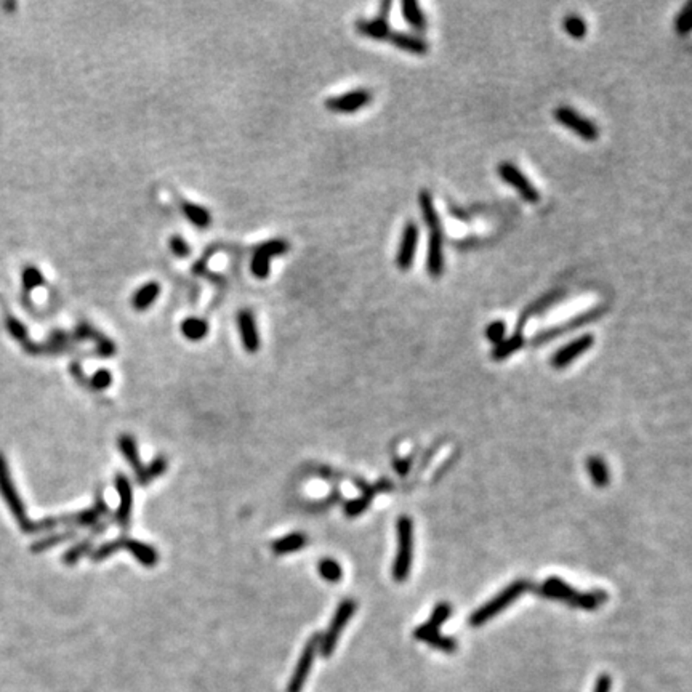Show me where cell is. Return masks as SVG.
I'll use <instances>...</instances> for the list:
<instances>
[{"label": "cell", "mask_w": 692, "mask_h": 692, "mask_svg": "<svg viewBox=\"0 0 692 692\" xmlns=\"http://www.w3.org/2000/svg\"><path fill=\"white\" fill-rule=\"evenodd\" d=\"M237 327H239L241 342L247 353H256L260 350V333L256 327L255 316L249 309H242L237 314Z\"/></svg>", "instance_id": "cell-14"}, {"label": "cell", "mask_w": 692, "mask_h": 692, "mask_svg": "<svg viewBox=\"0 0 692 692\" xmlns=\"http://www.w3.org/2000/svg\"><path fill=\"white\" fill-rule=\"evenodd\" d=\"M122 548H125V550L132 554L136 561H140V563L143 566H146V568H154V566L157 564L159 561L157 551L154 550L153 547L143 544V542H138L135 539H122Z\"/></svg>", "instance_id": "cell-18"}, {"label": "cell", "mask_w": 692, "mask_h": 692, "mask_svg": "<svg viewBox=\"0 0 692 692\" xmlns=\"http://www.w3.org/2000/svg\"><path fill=\"white\" fill-rule=\"evenodd\" d=\"M563 28L574 39H583L587 35V23L583 21V18L577 15L566 16L563 21Z\"/></svg>", "instance_id": "cell-30"}, {"label": "cell", "mask_w": 692, "mask_h": 692, "mask_svg": "<svg viewBox=\"0 0 692 692\" xmlns=\"http://www.w3.org/2000/svg\"><path fill=\"white\" fill-rule=\"evenodd\" d=\"M160 295V285L156 280H151L135 292L132 298V305L136 311H146V309L157 300Z\"/></svg>", "instance_id": "cell-20"}, {"label": "cell", "mask_w": 692, "mask_h": 692, "mask_svg": "<svg viewBox=\"0 0 692 692\" xmlns=\"http://www.w3.org/2000/svg\"><path fill=\"white\" fill-rule=\"evenodd\" d=\"M611 686H612L611 676L606 675V673H602V675L598 676V681H596L595 692H611Z\"/></svg>", "instance_id": "cell-45"}, {"label": "cell", "mask_w": 692, "mask_h": 692, "mask_svg": "<svg viewBox=\"0 0 692 692\" xmlns=\"http://www.w3.org/2000/svg\"><path fill=\"white\" fill-rule=\"evenodd\" d=\"M593 343H595V337L592 333H583V335L572 340V342H569L566 346H561L551 357V366L554 369L568 367L569 364L574 362L578 356L587 353V351L593 346Z\"/></svg>", "instance_id": "cell-12"}, {"label": "cell", "mask_w": 692, "mask_h": 692, "mask_svg": "<svg viewBox=\"0 0 692 692\" xmlns=\"http://www.w3.org/2000/svg\"><path fill=\"white\" fill-rule=\"evenodd\" d=\"M692 29V2L686 4L683 10L675 18V31L678 34H688Z\"/></svg>", "instance_id": "cell-35"}, {"label": "cell", "mask_w": 692, "mask_h": 692, "mask_svg": "<svg viewBox=\"0 0 692 692\" xmlns=\"http://www.w3.org/2000/svg\"><path fill=\"white\" fill-rule=\"evenodd\" d=\"M106 513H107V505L105 503L103 499L98 497L97 502H95V505L90 510L63 518V523H69V524H74V526H82V527H88V526L93 527L95 524L100 521V518L106 515Z\"/></svg>", "instance_id": "cell-17"}, {"label": "cell", "mask_w": 692, "mask_h": 692, "mask_svg": "<svg viewBox=\"0 0 692 692\" xmlns=\"http://www.w3.org/2000/svg\"><path fill=\"white\" fill-rule=\"evenodd\" d=\"M420 229L415 222H409L404 226L401 242L396 252V266L401 271H409L414 265L417 247H419Z\"/></svg>", "instance_id": "cell-9"}, {"label": "cell", "mask_w": 692, "mask_h": 692, "mask_svg": "<svg viewBox=\"0 0 692 692\" xmlns=\"http://www.w3.org/2000/svg\"><path fill=\"white\" fill-rule=\"evenodd\" d=\"M452 607L447 602H439V604L434 607L431 612V617L426 624L419 625L414 630V638H417L419 641H425L428 636H431L434 633H439L441 625H443L447 619L451 617Z\"/></svg>", "instance_id": "cell-15"}, {"label": "cell", "mask_w": 692, "mask_h": 692, "mask_svg": "<svg viewBox=\"0 0 692 692\" xmlns=\"http://www.w3.org/2000/svg\"><path fill=\"white\" fill-rule=\"evenodd\" d=\"M181 332L191 342H201L207 337L208 324L201 318H186L181 322Z\"/></svg>", "instance_id": "cell-26"}, {"label": "cell", "mask_w": 692, "mask_h": 692, "mask_svg": "<svg viewBox=\"0 0 692 692\" xmlns=\"http://www.w3.org/2000/svg\"><path fill=\"white\" fill-rule=\"evenodd\" d=\"M423 643H426L431 648L439 649V651H443L446 654H452V652H455L457 649H458V644L455 641V638L444 636V635H441V633H434L431 636H428L426 640L423 641Z\"/></svg>", "instance_id": "cell-32"}, {"label": "cell", "mask_w": 692, "mask_h": 692, "mask_svg": "<svg viewBox=\"0 0 692 692\" xmlns=\"http://www.w3.org/2000/svg\"><path fill=\"white\" fill-rule=\"evenodd\" d=\"M119 550H122V539L106 542V544L98 547L97 550H93L90 553V558H92V561H95V563H97V561H103L106 558H109L111 554L117 553Z\"/></svg>", "instance_id": "cell-36"}, {"label": "cell", "mask_w": 692, "mask_h": 692, "mask_svg": "<svg viewBox=\"0 0 692 692\" xmlns=\"http://www.w3.org/2000/svg\"><path fill=\"white\" fill-rule=\"evenodd\" d=\"M116 489L119 492V497H121V502H119L116 521L121 529H127L130 526V516H132V506H133V492H132V484L130 481L125 478L122 473H119L116 476Z\"/></svg>", "instance_id": "cell-13"}, {"label": "cell", "mask_w": 692, "mask_h": 692, "mask_svg": "<svg viewBox=\"0 0 692 692\" xmlns=\"http://www.w3.org/2000/svg\"><path fill=\"white\" fill-rule=\"evenodd\" d=\"M362 489H364V494L361 495L359 499H353V500H350V502L345 503V515L348 516V518L361 516L362 513L366 511L369 508V506H371V502H372V499H374V494L378 491L377 486H374V487H362Z\"/></svg>", "instance_id": "cell-25"}, {"label": "cell", "mask_w": 692, "mask_h": 692, "mask_svg": "<svg viewBox=\"0 0 692 692\" xmlns=\"http://www.w3.org/2000/svg\"><path fill=\"white\" fill-rule=\"evenodd\" d=\"M319 643H321V635H314L311 640L306 643V646L303 649L300 660H298L294 675H292V679L289 683V688H287L289 692H300L303 689V686H305L308 679V675L311 673L316 652L319 651Z\"/></svg>", "instance_id": "cell-10"}, {"label": "cell", "mask_w": 692, "mask_h": 692, "mask_svg": "<svg viewBox=\"0 0 692 692\" xmlns=\"http://www.w3.org/2000/svg\"><path fill=\"white\" fill-rule=\"evenodd\" d=\"M386 42H390L398 49H401L404 52L412 53V55H426L428 52V44L425 39L419 37V35L401 32V31H391L386 34L385 37Z\"/></svg>", "instance_id": "cell-16"}, {"label": "cell", "mask_w": 692, "mask_h": 692, "mask_svg": "<svg viewBox=\"0 0 692 692\" xmlns=\"http://www.w3.org/2000/svg\"><path fill=\"white\" fill-rule=\"evenodd\" d=\"M181 210L184 215H186V218L189 220V222L193 223L194 226H198V228H201V229L208 228V226H210V223H212L210 212H208L207 208L198 205V204H193V202L181 201Z\"/></svg>", "instance_id": "cell-24"}, {"label": "cell", "mask_w": 692, "mask_h": 692, "mask_svg": "<svg viewBox=\"0 0 692 692\" xmlns=\"http://www.w3.org/2000/svg\"><path fill=\"white\" fill-rule=\"evenodd\" d=\"M93 340H95V343H97V350L101 356L107 357V356H112L116 353V345L112 343L109 338H106L103 333L97 332V335L93 337Z\"/></svg>", "instance_id": "cell-41"}, {"label": "cell", "mask_w": 692, "mask_h": 692, "mask_svg": "<svg viewBox=\"0 0 692 692\" xmlns=\"http://www.w3.org/2000/svg\"><path fill=\"white\" fill-rule=\"evenodd\" d=\"M356 609H357V604L354 599H343L340 602L335 614H333L329 628H327L324 636H321L319 651L322 654V657H330L333 651H335L338 638L342 635L345 626L348 625L351 617L354 616Z\"/></svg>", "instance_id": "cell-4"}, {"label": "cell", "mask_w": 692, "mask_h": 692, "mask_svg": "<svg viewBox=\"0 0 692 692\" xmlns=\"http://www.w3.org/2000/svg\"><path fill=\"white\" fill-rule=\"evenodd\" d=\"M7 327H8V332L13 335L16 340H26L28 338V330H26V327L21 324L20 321H18L16 318H11V316H8L7 318Z\"/></svg>", "instance_id": "cell-42"}, {"label": "cell", "mask_w": 692, "mask_h": 692, "mask_svg": "<svg viewBox=\"0 0 692 692\" xmlns=\"http://www.w3.org/2000/svg\"><path fill=\"white\" fill-rule=\"evenodd\" d=\"M21 280H23V290H25V294H31L34 289L44 285L45 278L44 274L40 273L39 268H35L34 265H26L23 268Z\"/></svg>", "instance_id": "cell-29"}, {"label": "cell", "mask_w": 692, "mask_h": 692, "mask_svg": "<svg viewBox=\"0 0 692 692\" xmlns=\"http://www.w3.org/2000/svg\"><path fill=\"white\" fill-rule=\"evenodd\" d=\"M497 175L503 183L508 184L513 189H516L518 194L524 201L529 202V204H537L540 201L539 189L530 183L529 178L513 162H506V160L505 162H500L497 165Z\"/></svg>", "instance_id": "cell-7"}, {"label": "cell", "mask_w": 692, "mask_h": 692, "mask_svg": "<svg viewBox=\"0 0 692 692\" xmlns=\"http://www.w3.org/2000/svg\"><path fill=\"white\" fill-rule=\"evenodd\" d=\"M398 553L393 564V578L405 582L412 571L414 563V523L409 516H401L396 523Z\"/></svg>", "instance_id": "cell-2"}, {"label": "cell", "mask_w": 692, "mask_h": 692, "mask_svg": "<svg viewBox=\"0 0 692 692\" xmlns=\"http://www.w3.org/2000/svg\"><path fill=\"white\" fill-rule=\"evenodd\" d=\"M76 534L74 532H66V534H61V535H55V537H52V539L49 540H44L42 544H37L34 547V550H44V548L47 547H52V545H56L59 544V542H64V540H69V539H73Z\"/></svg>", "instance_id": "cell-43"}, {"label": "cell", "mask_w": 692, "mask_h": 692, "mask_svg": "<svg viewBox=\"0 0 692 692\" xmlns=\"http://www.w3.org/2000/svg\"><path fill=\"white\" fill-rule=\"evenodd\" d=\"M524 345H526V338H524L523 333L521 332L513 333V337L502 340V342H500L499 345L494 346V350L491 353L492 359L494 361H505L506 357H510L511 354L518 353V351L521 350Z\"/></svg>", "instance_id": "cell-21"}, {"label": "cell", "mask_w": 692, "mask_h": 692, "mask_svg": "<svg viewBox=\"0 0 692 692\" xmlns=\"http://www.w3.org/2000/svg\"><path fill=\"white\" fill-rule=\"evenodd\" d=\"M167 467H169V465H167L165 458L157 457L156 460H153V463L149 465V467L145 468V473H143V478L140 481V484H148V482H151L153 479L159 478L160 475L165 473Z\"/></svg>", "instance_id": "cell-34"}, {"label": "cell", "mask_w": 692, "mask_h": 692, "mask_svg": "<svg viewBox=\"0 0 692 692\" xmlns=\"http://www.w3.org/2000/svg\"><path fill=\"white\" fill-rule=\"evenodd\" d=\"M270 268H271V258H268V256L255 252L253 258H252V265H250V270H252L253 276L258 278V279H266L268 276H270V271H271Z\"/></svg>", "instance_id": "cell-33"}, {"label": "cell", "mask_w": 692, "mask_h": 692, "mask_svg": "<svg viewBox=\"0 0 692 692\" xmlns=\"http://www.w3.org/2000/svg\"><path fill=\"white\" fill-rule=\"evenodd\" d=\"M505 332L506 326L502 321H494L486 327V338L489 342L494 345H499L502 340H505Z\"/></svg>", "instance_id": "cell-38"}, {"label": "cell", "mask_w": 692, "mask_h": 692, "mask_svg": "<svg viewBox=\"0 0 692 692\" xmlns=\"http://www.w3.org/2000/svg\"><path fill=\"white\" fill-rule=\"evenodd\" d=\"M289 249H290V244L287 241L271 239V241H266V242L261 244L260 247H256L255 252L265 255V256H268V258H273V256L287 253Z\"/></svg>", "instance_id": "cell-31"}, {"label": "cell", "mask_w": 692, "mask_h": 692, "mask_svg": "<svg viewBox=\"0 0 692 692\" xmlns=\"http://www.w3.org/2000/svg\"><path fill=\"white\" fill-rule=\"evenodd\" d=\"M529 587H530L529 582L523 580V578L521 580L510 583V585L505 587L499 595H495L491 601H487L486 604H482L478 611L471 614L470 625L481 626L487 624L489 620H492L494 617H497L500 612H503L506 607H510L523 593H526Z\"/></svg>", "instance_id": "cell-3"}, {"label": "cell", "mask_w": 692, "mask_h": 692, "mask_svg": "<svg viewBox=\"0 0 692 692\" xmlns=\"http://www.w3.org/2000/svg\"><path fill=\"white\" fill-rule=\"evenodd\" d=\"M119 449H121L122 455L127 458L130 467L133 468L136 475V481L140 482L143 478V473H145V467H143V463L140 460L138 447H136L135 439L130 436V434H122V436L119 438Z\"/></svg>", "instance_id": "cell-19"}, {"label": "cell", "mask_w": 692, "mask_h": 692, "mask_svg": "<svg viewBox=\"0 0 692 692\" xmlns=\"http://www.w3.org/2000/svg\"><path fill=\"white\" fill-rule=\"evenodd\" d=\"M410 467H412V458H410V457H407V458H395V462H393V468H395L396 473L401 475V476L407 475Z\"/></svg>", "instance_id": "cell-44"}, {"label": "cell", "mask_w": 692, "mask_h": 692, "mask_svg": "<svg viewBox=\"0 0 692 692\" xmlns=\"http://www.w3.org/2000/svg\"><path fill=\"white\" fill-rule=\"evenodd\" d=\"M87 553H92V540H83V542H80V544H77L76 547L71 548L66 554H64L63 559L66 561L69 566H73L74 563H77V561L83 556V554H87Z\"/></svg>", "instance_id": "cell-37"}, {"label": "cell", "mask_w": 692, "mask_h": 692, "mask_svg": "<svg viewBox=\"0 0 692 692\" xmlns=\"http://www.w3.org/2000/svg\"><path fill=\"white\" fill-rule=\"evenodd\" d=\"M554 121L563 125V127L569 129L572 133H575L577 136H580L582 140L585 141H595L598 140L599 136V129L593 121L583 117L580 112H577L575 109H572L569 106H559L553 112Z\"/></svg>", "instance_id": "cell-5"}, {"label": "cell", "mask_w": 692, "mask_h": 692, "mask_svg": "<svg viewBox=\"0 0 692 692\" xmlns=\"http://www.w3.org/2000/svg\"><path fill=\"white\" fill-rule=\"evenodd\" d=\"M401 10H402L404 20L409 26H412L415 31L419 32L426 31V26H428L426 16L415 0H404L401 4Z\"/></svg>", "instance_id": "cell-22"}, {"label": "cell", "mask_w": 692, "mask_h": 692, "mask_svg": "<svg viewBox=\"0 0 692 692\" xmlns=\"http://www.w3.org/2000/svg\"><path fill=\"white\" fill-rule=\"evenodd\" d=\"M318 572L326 582H330V583H337V582L342 580V577H343L342 566L338 564V561L332 559V558L321 559L319 564H318Z\"/></svg>", "instance_id": "cell-28"}, {"label": "cell", "mask_w": 692, "mask_h": 692, "mask_svg": "<svg viewBox=\"0 0 692 692\" xmlns=\"http://www.w3.org/2000/svg\"><path fill=\"white\" fill-rule=\"evenodd\" d=\"M112 383V375L107 369H98L97 372L92 375V378L88 380V385L95 390H106Z\"/></svg>", "instance_id": "cell-39"}, {"label": "cell", "mask_w": 692, "mask_h": 692, "mask_svg": "<svg viewBox=\"0 0 692 692\" xmlns=\"http://www.w3.org/2000/svg\"><path fill=\"white\" fill-rule=\"evenodd\" d=\"M429 246L426 270L431 278H439L444 273V239H443V226L441 223L429 225Z\"/></svg>", "instance_id": "cell-11"}, {"label": "cell", "mask_w": 692, "mask_h": 692, "mask_svg": "<svg viewBox=\"0 0 692 692\" xmlns=\"http://www.w3.org/2000/svg\"><path fill=\"white\" fill-rule=\"evenodd\" d=\"M604 313H606V306H596L593 309H590V311H585V313L575 316V318H572L569 321L563 322V324L554 326V327H551V329H547V330L539 332L532 338V342H530V345H532V346H542V345H545L548 342H551V340H554V338L564 335V333H569L572 330H577V329H580V327L590 324V322L598 321Z\"/></svg>", "instance_id": "cell-6"}, {"label": "cell", "mask_w": 692, "mask_h": 692, "mask_svg": "<svg viewBox=\"0 0 692 692\" xmlns=\"http://www.w3.org/2000/svg\"><path fill=\"white\" fill-rule=\"evenodd\" d=\"M306 544H308V539L305 534L294 532L282 537V539H278L276 542H273V551L276 554H290L302 550Z\"/></svg>", "instance_id": "cell-23"}, {"label": "cell", "mask_w": 692, "mask_h": 692, "mask_svg": "<svg viewBox=\"0 0 692 692\" xmlns=\"http://www.w3.org/2000/svg\"><path fill=\"white\" fill-rule=\"evenodd\" d=\"M170 250L173 252V255L177 256V258H186V256L191 253V247H189L188 241L181 236H173L172 237Z\"/></svg>", "instance_id": "cell-40"}, {"label": "cell", "mask_w": 692, "mask_h": 692, "mask_svg": "<svg viewBox=\"0 0 692 692\" xmlns=\"http://www.w3.org/2000/svg\"><path fill=\"white\" fill-rule=\"evenodd\" d=\"M374 93L369 88H356L353 92L342 93L338 97H330L326 100V109L337 114H351V112L361 111L372 103Z\"/></svg>", "instance_id": "cell-8"}, {"label": "cell", "mask_w": 692, "mask_h": 692, "mask_svg": "<svg viewBox=\"0 0 692 692\" xmlns=\"http://www.w3.org/2000/svg\"><path fill=\"white\" fill-rule=\"evenodd\" d=\"M587 470L590 476H592V481L595 482V486L598 487H606L609 484V470H607V465L604 460L599 457H590L587 460Z\"/></svg>", "instance_id": "cell-27"}, {"label": "cell", "mask_w": 692, "mask_h": 692, "mask_svg": "<svg viewBox=\"0 0 692 692\" xmlns=\"http://www.w3.org/2000/svg\"><path fill=\"white\" fill-rule=\"evenodd\" d=\"M539 593L545 598L564 601L568 604L578 607V609L595 611L604 602L606 595L602 592L582 593L572 588L569 583L561 580L559 577H548L539 588Z\"/></svg>", "instance_id": "cell-1"}]
</instances>
